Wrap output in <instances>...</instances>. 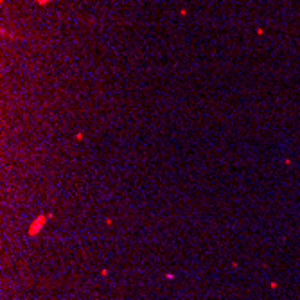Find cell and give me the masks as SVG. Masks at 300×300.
I'll list each match as a JSON object with an SVG mask.
<instances>
[{
	"mask_svg": "<svg viewBox=\"0 0 300 300\" xmlns=\"http://www.w3.org/2000/svg\"><path fill=\"white\" fill-rule=\"evenodd\" d=\"M34 2H38V4H49L51 0H34Z\"/></svg>",
	"mask_w": 300,
	"mask_h": 300,
	"instance_id": "obj_1",
	"label": "cell"
}]
</instances>
